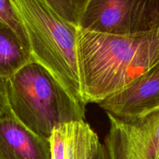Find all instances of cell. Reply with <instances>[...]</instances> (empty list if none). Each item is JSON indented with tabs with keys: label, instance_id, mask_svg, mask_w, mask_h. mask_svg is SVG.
Instances as JSON below:
<instances>
[{
	"label": "cell",
	"instance_id": "obj_14",
	"mask_svg": "<svg viewBox=\"0 0 159 159\" xmlns=\"http://www.w3.org/2000/svg\"><path fill=\"white\" fill-rule=\"evenodd\" d=\"M157 159H159V156H158V158H157Z\"/></svg>",
	"mask_w": 159,
	"mask_h": 159
},
{
	"label": "cell",
	"instance_id": "obj_2",
	"mask_svg": "<svg viewBox=\"0 0 159 159\" xmlns=\"http://www.w3.org/2000/svg\"><path fill=\"white\" fill-rule=\"evenodd\" d=\"M5 84L12 115L41 138L49 140L59 125L84 120L86 105L77 102L35 61L24 65Z\"/></svg>",
	"mask_w": 159,
	"mask_h": 159
},
{
	"label": "cell",
	"instance_id": "obj_5",
	"mask_svg": "<svg viewBox=\"0 0 159 159\" xmlns=\"http://www.w3.org/2000/svg\"><path fill=\"white\" fill-rule=\"evenodd\" d=\"M110 129L104 140L108 159H157L159 111L140 118L107 113Z\"/></svg>",
	"mask_w": 159,
	"mask_h": 159
},
{
	"label": "cell",
	"instance_id": "obj_9",
	"mask_svg": "<svg viewBox=\"0 0 159 159\" xmlns=\"http://www.w3.org/2000/svg\"><path fill=\"white\" fill-rule=\"evenodd\" d=\"M32 61L29 48L9 26L0 23V81L6 82Z\"/></svg>",
	"mask_w": 159,
	"mask_h": 159
},
{
	"label": "cell",
	"instance_id": "obj_1",
	"mask_svg": "<svg viewBox=\"0 0 159 159\" xmlns=\"http://www.w3.org/2000/svg\"><path fill=\"white\" fill-rule=\"evenodd\" d=\"M83 101L100 103L159 64V29L115 35L79 28L76 38Z\"/></svg>",
	"mask_w": 159,
	"mask_h": 159
},
{
	"label": "cell",
	"instance_id": "obj_11",
	"mask_svg": "<svg viewBox=\"0 0 159 159\" xmlns=\"http://www.w3.org/2000/svg\"><path fill=\"white\" fill-rule=\"evenodd\" d=\"M0 23L9 26L17 34L21 41L29 48L23 26L9 0H0Z\"/></svg>",
	"mask_w": 159,
	"mask_h": 159
},
{
	"label": "cell",
	"instance_id": "obj_12",
	"mask_svg": "<svg viewBox=\"0 0 159 159\" xmlns=\"http://www.w3.org/2000/svg\"><path fill=\"white\" fill-rule=\"evenodd\" d=\"M12 113L8 101L7 92L5 82L0 81V118Z\"/></svg>",
	"mask_w": 159,
	"mask_h": 159
},
{
	"label": "cell",
	"instance_id": "obj_6",
	"mask_svg": "<svg viewBox=\"0 0 159 159\" xmlns=\"http://www.w3.org/2000/svg\"><path fill=\"white\" fill-rule=\"evenodd\" d=\"M98 105L117 117L140 118L159 111V64Z\"/></svg>",
	"mask_w": 159,
	"mask_h": 159
},
{
	"label": "cell",
	"instance_id": "obj_13",
	"mask_svg": "<svg viewBox=\"0 0 159 159\" xmlns=\"http://www.w3.org/2000/svg\"><path fill=\"white\" fill-rule=\"evenodd\" d=\"M94 159H108V155L107 148H106L104 144H101V148L98 150V153L95 155Z\"/></svg>",
	"mask_w": 159,
	"mask_h": 159
},
{
	"label": "cell",
	"instance_id": "obj_10",
	"mask_svg": "<svg viewBox=\"0 0 159 159\" xmlns=\"http://www.w3.org/2000/svg\"><path fill=\"white\" fill-rule=\"evenodd\" d=\"M61 17L79 27L81 17L90 0H44Z\"/></svg>",
	"mask_w": 159,
	"mask_h": 159
},
{
	"label": "cell",
	"instance_id": "obj_4",
	"mask_svg": "<svg viewBox=\"0 0 159 159\" xmlns=\"http://www.w3.org/2000/svg\"><path fill=\"white\" fill-rule=\"evenodd\" d=\"M79 28L115 35L159 29V0H90Z\"/></svg>",
	"mask_w": 159,
	"mask_h": 159
},
{
	"label": "cell",
	"instance_id": "obj_7",
	"mask_svg": "<svg viewBox=\"0 0 159 159\" xmlns=\"http://www.w3.org/2000/svg\"><path fill=\"white\" fill-rule=\"evenodd\" d=\"M0 159H51L49 140L6 115L0 118Z\"/></svg>",
	"mask_w": 159,
	"mask_h": 159
},
{
	"label": "cell",
	"instance_id": "obj_8",
	"mask_svg": "<svg viewBox=\"0 0 159 159\" xmlns=\"http://www.w3.org/2000/svg\"><path fill=\"white\" fill-rule=\"evenodd\" d=\"M49 142L51 159H94L102 144L98 134L84 120L55 127Z\"/></svg>",
	"mask_w": 159,
	"mask_h": 159
},
{
	"label": "cell",
	"instance_id": "obj_3",
	"mask_svg": "<svg viewBox=\"0 0 159 159\" xmlns=\"http://www.w3.org/2000/svg\"><path fill=\"white\" fill-rule=\"evenodd\" d=\"M21 23L35 61L48 69L80 103L83 101L76 38L79 27L44 0H9Z\"/></svg>",
	"mask_w": 159,
	"mask_h": 159
}]
</instances>
